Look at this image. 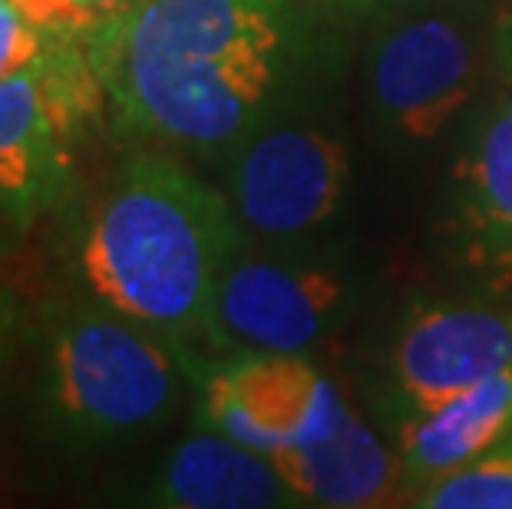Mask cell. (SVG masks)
<instances>
[{"mask_svg":"<svg viewBox=\"0 0 512 509\" xmlns=\"http://www.w3.org/2000/svg\"><path fill=\"white\" fill-rule=\"evenodd\" d=\"M509 50H512V40H509Z\"/></svg>","mask_w":512,"mask_h":509,"instance_id":"18","label":"cell"},{"mask_svg":"<svg viewBox=\"0 0 512 509\" xmlns=\"http://www.w3.org/2000/svg\"><path fill=\"white\" fill-rule=\"evenodd\" d=\"M351 162L334 136L318 129H268L238 153L232 172L235 212L261 235H304L337 212Z\"/></svg>","mask_w":512,"mask_h":509,"instance_id":"6","label":"cell"},{"mask_svg":"<svg viewBox=\"0 0 512 509\" xmlns=\"http://www.w3.org/2000/svg\"><path fill=\"white\" fill-rule=\"evenodd\" d=\"M410 506L420 509H512V430L483 457L423 486Z\"/></svg>","mask_w":512,"mask_h":509,"instance_id":"14","label":"cell"},{"mask_svg":"<svg viewBox=\"0 0 512 509\" xmlns=\"http://www.w3.org/2000/svg\"><path fill=\"white\" fill-rule=\"evenodd\" d=\"M456 179L466 255L512 288V103L486 119Z\"/></svg>","mask_w":512,"mask_h":509,"instance_id":"13","label":"cell"},{"mask_svg":"<svg viewBox=\"0 0 512 509\" xmlns=\"http://www.w3.org/2000/svg\"><path fill=\"white\" fill-rule=\"evenodd\" d=\"M166 338L106 305L53 314L37 384L53 430L100 443L159 427L182 397V357Z\"/></svg>","mask_w":512,"mask_h":509,"instance_id":"3","label":"cell"},{"mask_svg":"<svg viewBox=\"0 0 512 509\" xmlns=\"http://www.w3.org/2000/svg\"><path fill=\"white\" fill-rule=\"evenodd\" d=\"M347 414L341 391L301 354L245 351L202 384V424L268 457L331 437Z\"/></svg>","mask_w":512,"mask_h":509,"instance_id":"5","label":"cell"},{"mask_svg":"<svg viewBox=\"0 0 512 509\" xmlns=\"http://www.w3.org/2000/svg\"><path fill=\"white\" fill-rule=\"evenodd\" d=\"M512 361V314L479 305L417 308L397 334L390 371L407 417L430 414Z\"/></svg>","mask_w":512,"mask_h":509,"instance_id":"7","label":"cell"},{"mask_svg":"<svg viewBox=\"0 0 512 509\" xmlns=\"http://www.w3.org/2000/svg\"><path fill=\"white\" fill-rule=\"evenodd\" d=\"M106 100L86 43L53 37L27 70L0 80V232L24 235L73 189L70 139Z\"/></svg>","mask_w":512,"mask_h":509,"instance_id":"4","label":"cell"},{"mask_svg":"<svg viewBox=\"0 0 512 509\" xmlns=\"http://www.w3.org/2000/svg\"><path fill=\"white\" fill-rule=\"evenodd\" d=\"M271 463L301 506L377 509L407 503L410 496L400 457L354 414H347L331 437L271 453Z\"/></svg>","mask_w":512,"mask_h":509,"instance_id":"11","label":"cell"},{"mask_svg":"<svg viewBox=\"0 0 512 509\" xmlns=\"http://www.w3.org/2000/svg\"><path fill=\"white\" fill-rule=\"evenodd\" d=\"M344 281L324 268H288L238 255L215 295V341L245 351L301 354L328 331Z\"/></svg>","mask_w":512,"mask_h":509,"instance_id":"9","label":"cell"},{"mask_svg":"<svg viewBox=\"0 0 512 509\" xmlns=\"http://www.w3.org/2000/svg\"><path fill=\"white\" fill-rule=\"evenodd\" d=\"M24 334V311H20V301L14 291L0 288V381L7 374V364L14 357V348Z\"/></svg>","mask_w":512,"mask_h":509,"instance_id":"17","label":"cell"},{"mask_svg":"<svg viewBox=\"0 0 512 509\" xmlns=\"http://www.w3.org/2000/svg\"><path fill=\"white\" fill-rule=\"evenodd\" d=\"M370 90L394 133L413 143L437 139L476 90L470 40L450 20H413L380 43Z\"/></svg>","mask_w":512,"mask_h":509,"instance_id":"8","label":"cell"},{"mask_svg":"<svg viewBox=\"0 0 512 509\" xmlns=\"http://www.w3.org/2000/svg\"><path fill=\"white\" fill-rule=\"evenodd\" d=\"M146 503L169 509L301 506L268 453H258L205 424L169 453L149 486Z\"/></svg>","mask_w":512,"mask_h":509,"instance_id":"10","label":"cell"},{"mask_svg":"<svg viewBox=\"0 0 512 509\" xmlns=\"http://www.w3.org/2000/svg\"><path fill=\"white\" fill-rule=\"evenodd\" d=\"M512 430V361L470 391L430 414L407 417L400 427L397 457L410 486V500L423 486L443 480L483 457Z\"/></svg>","mask_w":512,"mask_h":509,"instance_id":"12","label":"cell"},{"mask_svg":"<svg viewBox=\"0 0 512 509\" xmlns=\"http://www.w3.org/2000/svg\"><path fill=\"white\" fill-rule=\"evenodd\" d=\"M83 43L123 133L215 149L265 106L285 10L281 0H139Z\"/></svg>","mask_w":512,"mask_h":509,"instance_id":"1","label":"cell"},{"mask_svg":"<svg viewBox=\"0 0 512 509\" xmlns=\"http://www.w3.org/2000/svg\"><path fill=\"white\" fill-rule=\"evenodd\" d=\"M53 43V34L37 27L17 0H0V80L27 70L30 63L43 57Z\"/></svg>","mask_w":512,"mask_h":509,"instance_id":"16","label":"cell"},{"mask_svg":"<svg viewBox=\"0 0 512 509\" xmlns=\"http://www.w3.org/2000/svg\"><path fill=\"white\" fill-rule=\"evenodd\" d=\"M242 248L238 212L172 156H133L76 242L100 305L169 338L215 341V295Z\"/></svg>","mask_w":512,"mask_h":509,"instance_id":"2","label":"cell"},{"mask_svg":"<svg viewBox=\"0 0 512 509\" xmlns=\"http://www.w3.org/2000/svg\"><path fill=\"white\" fill-rule=\"evenodd\" d=\"M20 10L53 37L86 40L96 27L123 14L139 0H17Z\"/></svg>","mask_w":512,"mask_h":509,"instance_id":"15","label":"cell"}]
</instances>
